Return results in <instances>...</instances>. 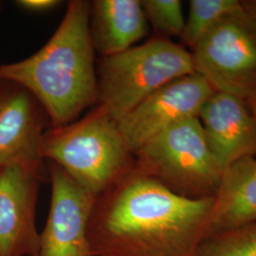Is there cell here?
Instances as JSON below:
<instances>
[{"mask_svg":"<svg viewBox=\"0 0 256 256\" xmlns=\"http://www.w3.org/2000/svg\"><path fill=\"white\" fill-rule=\"evenodd\" d=\"M214 92L198 74L166 84L120 120L119 128L135 155L166 128L182 120L198 117L204 102Z\"/></svg>","mask_w":256,"mask_h":256,"instance_id":"ba28073f","label":"cell"},{"mask_svg":"<svg viewBox=\"0 0 256 256\" xmlns=\"http://www.w3.org/2000/svg\"><path fill=\"white\" fill-rule=\"evenodd\" d=\"M214 200L176 194L134 168L95 200L90 256H196Z\"/></svg>","mask_w":256,"mask_h":256,"instance_id":"6da1fadb","label":"cell"},{"mask_svg":"<svg viewBox=\"0 0 256 256\" xmlns=\"http://www.w3.org/2000/svg\"><path fill=\"white\" fill-rule=\"evenodd\" d=\"M45 110L25 88L0 81V169L14 162H43Z\"/></svg>","mask_w":256,"mask_h":256,"instance_id":"30bf717a","label":"cell"},{"mask_svg":"<svg viewBox=\"0 0 256 256\" xmlns=\"http://www.w3.org/2000/svg\"><path fill=\"white\" fill-rule=\"evenodd\" d=\"M41 155L95 198L135 168L118 122L99 106L82 119L45 132Z\"/></svg>","mask_w":256,"mask_h":256,"instance_id":"3957f363","label":"cell"},{"mask_svg":"<svg viewBox=\"0 0 256 256\" xmlns=\"http://www.w3.org/2000/svg\"><path fill=\"white\" fill-rule=\"evenodd\" d=\"M194 72L214 92L256 98V19L241 5L192 46Z\"/></svg>","mask_w":256,"mask_h":256,"instance_id":"8992f818","label":"cell"},{"mask_svg":"<svg viewBox=\"0 0 256 256\" xmlns=\"http://www.w3.org/2000/svg\"><path fill=\"white\" fill-rule=\"evenodd\" d=\"M97 72V106L119 122L166 84L194 74L192 54L160 38L102 57Z\"/></svg>","mask_w":256,"mask_h":256,"instance_id":"277c9868","label":"cell"},{"mask_svg":"<svg viewBox=\"0 0 256 256\" xmlns=\"http://www.w3.org/2000/svg\"><path fill=\"white\" fill-rule=\"evenodd\" d=\"M50 204L34 256H90L88 227L96 198L50 162Z\"/></svg>","mask_w":256,"mask_h":256,"instance_id":"9c48e42d","label":"cell"},{"mask_svg":"<svg viewBox=\"0 0 256 256\" xmlns=\"http://www.w3.org/2000/svg\"><path fill=\"white\" fill-rule=\"evenodd\" d=\"M208 236L256 222V158H240L223 172L214 196Z\"/></svg>","mask_w":256,"mask_h":256,"instance_id":"7c38bea8","label":"cell"},{"mask_svg":"<svg viewBox=\"0 0 256 256\" xmlns=\"http://www.w3.org/2000/svg\"><path fill=\"white\" fill-rule=\"evenodd\" d=\"M241 7L236 0H192L182 38L194 46L210 28L230 12Z\"/></svg>","mask_w":256,"mask_h":256,"instance_id":"9a60e30c","label":"cell"},{"mask_svg":"<svg viewBox=\"0 0 256 256\" xmlns=\"http://www.w3.org/2000/svg\"><path fill=\"white\" fill-rule=\"evenodd\" d=\"M19 7L32 12H44L58 6L61 1L58 0H18Z\"/></svg>","mask_w":256,"mask_h":256,"instance_id":"e0dca14e","label":"cell"},{"mask_svg":"<svg viewBox=\"0 0 256 256\" xmlns=\"http://www.w3.org/2000/svg\"><path fill=\"white\" fill-rule=\"evenodd\" d=\"M90 2L72 0L54 34L34 54L0 64V81L18 84L45 110L52 128L74 122L97 104V72L90 32Z\"/></svg>","mask_w":256,"mask_h":256,"instance_id":"7a4b0ae2","label":"cell"},{"mask_svg":"<svg viewBox=\"0 0 256 256\" xmlns=\"http://www.w3.org/2000/svg\"><path fill=\"white\" fill-rule=\"evenodd\" d=\"M43 162H14L0 169V256H34L37 200Z\"/></svg>","mask_w":256,"mask_h":256,"instance_id":"52a82bcc","label":"cell"},{"mask_svg":"<svg viewBox=\"0 0 256 256\" xmlns=\"http://www.w3.org/2000/svg\"><path fill=\"white\" fill-rule=\"evenodd\" d=\"M90 32L94 50L102 57L132 48L147 34V20L140 1H92Z\"/></svg>","mask_w":256,"mask_h":256,"instance_id":"4fadbf2b","label":"cell"},{"mask_svg":"<svg viewBox=\"0 0 256 256\" xmlns=\"http://www.w3.org/2000/svg\"><path fill=\"white\" fill-rule=\"evenodd\" d=\"M241 5L254 18L256 19V1H241Z\"/></svg>","mask_w":256,"mask_h":256,"instance_id":"ac0fdd59","label":"cell"},{"mask_svg":"<svg viewBox=\"0 0 256 256\" xmlns=\"http://www.w3.org/2000/svg\"><path fill=\"white\" fill-rule=\"evenodd\" d=\"M196 256H256V222L205 238Z\"/></svg>","mask_w":256,"mask_h":256,"instance_id":"5bb4252c","label":"cell"},{"mask_svg":"<svg viewBox=\"0 0 256 256\" xmlns=\"http://www.w3.org/2000/svg\"><path fill=\"white\" fill-rule=\"evenodd\" d=\"M198 118L210 150L224 171L238 160L256 154V120L243 99L214 92L202 106Z\"/></svg>","mask_w":256,"mask_h":256,"instance_id":"8fae6325","label":"cell"},{"mask_svg":"<svg viewBox=\"0 0 256 256\" xmlns=\"http://www.w3.org/2000/svg\"><path fill=\"white\" fill-rule=\"evenodd\" d=\"M135 169L184 198H214L223 174L200 120L176 122L135 153Z\"/></svg>","mask_w":256,"mask_h":256,"instance_id":"5b68a950","label":"cell"},{"mask_svg":"<svg viewBox=\"0 0 256 256\" xmlns=\"http://www.w3.org/2000/svg\"><path fill=\"white\" fill-rule=\"evenodd\" d=\"M140 4L147 21L158 32L166 36L182 37L185 19L180 1L144 0Z\"/></svg>","mask_w":256,"mask_h":256,"instance_id":"2e32d148","label":"cell"}]
</instances>
